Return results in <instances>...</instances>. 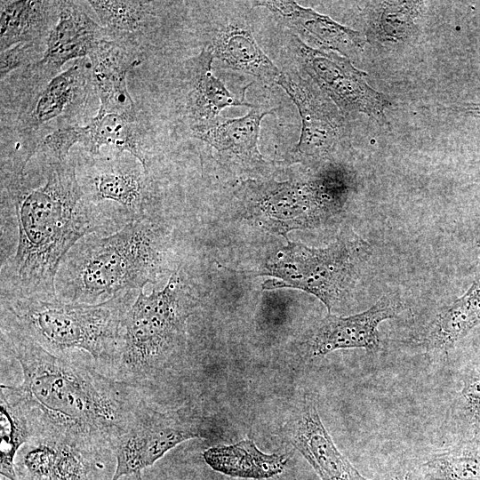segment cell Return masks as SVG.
Wrapping results in <instances>:
<instances>
[{
  "mask_svg": "<svg viewBox=\"0 0 480 480\" xmlns=\"http://www.w3.org/2000/svg\"><path fill=\"white\" fill-rule=\"evenodd\" d=\"M2 350L19 363V385L0 386L37 435H58L109 446L144 400L139 388L99 371L87 360L54 355L36 343L1 331Z\"/></svg>",
  "mask_w": 480,
  "mask_h": 480,
  "instance_id": "6da1fadb",
  "label": "cell"
},
{
  "mask_svg": "<svg viewBox=\"0 0 480 480\" xmlns=\"http://www.w3.org/2000/svg\"><path fill=\"white\" fill-rule=\"evenodd\" d=\"M18 240L2 268L10 291L2 298H57L56 278L69 251L101 226L77 180L73 161H54L44 185H15L12 193Z\"/></svg>",
  "mask_w": 480,
  "mask_h": 480,
  "instance_id": "7a4b0ae2",
  "label": "cell"
},
{
  "mask_svg": "<svg viewBox=\"0 0 480 480\" xmlns=\"http://www.w3.org/2000/svg\"><path fill=\"white\" fill-rule=\"evenodd\" d=\"M83 239L58 271L56 292L60 300L101 303L123 292L142 291L164 269L163 236L149 218L130 221L106 236Z\"/></svg>",
  "mask_w": 480,
  "mask_h": 480,
  "instance_id": "3957f363",
  "label": "cell"
},
{
  "mask_svg": "<svg viewBox=\"0 0 480 480\" xmlns=\"http://www.w3.org/2000/svg\"><path fill=\"white\" fill-rule=\"evenodd\" d=\"M132 300V291L98 304L1 298V331L33 341L57 356H74L75 351H81L110 377L123 317Z\"/></svg>",
  "mask_w": 480,
  "mask_h": 480,
  "instance_id": "277c9868",
  "label": "cell"
},
{
  "mask_svg": "<svg viewBox=\"0 0 480 480\" xmlns=\"http://www.w3.org/2000/svg\"><path fill=\"white\" fill-rule=\"evenodd\" d=\"M193 300L178 272L161 291H140L126 310L110 377L140 388L181 360Z\"/></svg>",
  "mask_w": 480,
  "mask_h": 480,
  "instance_id": "5b68a950",
  "label": "cell"
},
{
  "mask_svg": "<svg viewBox=\"0 0 480 480\" xmlns=\"http://www.w3.org/2000/svg\"><path fill=\"white\" fill-rule=\"evenodd\" d=\"M244 188L252 216L266 229L285 236L338 215L354 188V177L345 167L330 164L302 180L250 181Z\"/></svg>",
  "mask_w": 480,
  "mask_h": 480,
  "instance_id": "8992f818",
  "label": "cell"
},
{
  "mask_svg": "<svg viewBox=\"0 0 480 480\" xmlns=\"http://www.w3.org/2000/svg\"><path fill=\"white\" fill-rule=\"evenodd\" d=\"M369 253V245L354 234L342 235L324 248L288 241L256 274L275 278L266 281L264 289L302 290L320 300L331 314L354 286Z\"/></svg>",
  "mask_w": 480,
  "mask_h": 480,
  "instance_id": "52a82bcc",
  "label": "cell"
},
{
  "mask_svg": "<svg viewBox=\"0 0 480 480\" xmlns=\"http://www.w3.org/2000/svg\"><path fill=\"white\" fill-rule=\"evenodd\" d=\"M207 419L191 406L160 412L141 402L124 431L112 443L116 468L112 480L142 472L180 444L210 437Z\"/></svg>",
  "mask_w": 480,
  "mask_h": 480,
  "instance_id": "ba28073f",
  "label": "cell"
},
{
  "mask_svg": "<svg viewBox=\"0 0 480 480\" xmlns=\"http://www.w3.org/2000/svg\"><path fill=\"white\" fill-rule=\"evenodd\" d=\"M116 460L109 446L58 435H37L19 450L17 480H112Z\"/></svg>",
  "mask_w": 480,
  "mask_h": 480,
  "instance_id": "9c48e42d",
  "label": "cell"
},
{
  "mask_svg": "<svg viewBox=\"0 0 480 480\" xmlns=\"http://www.w3.org/2000/svg\"><path fill=\"white\" fill-rule=\"evenodd\" d=\"M292 46L300 66L339 109L385 119L389 101L367 84L366 73L356 68L347 57L310 47L295 35Z\"/></svg>",
  "mask_w": 480,
  "mask_h": 480,
  "instance_id": "30bf717a",
  "label": "cell"
},
{
  "mask_svg": "<svg viewBox=\"0 0 480 480\" xmlns=\"http://www.w3.org/2000/svg\"><path fill=\"white\" fill-rule=\"evenodd\" d=\"M298 108L301 131L293 154L316 160L330 154L341 138L343 126L334 105L307 81L282 72L276 83Z\"/></svg>",
  "mask_w": 480,
  "mask_h": 480,
  "instance_id": "8fae6325",
  "label": "cell"
},
{
  "mask_svg": "<svg viewBox=\"0 0 480 480\" xmlns=\"http://www.w3.org/2000/svg\"><path fill=\"white\" fill-rule=\"evenodd\" d=\"M282 431L321 480H370L339 451L322 422L316 402L308 396H305Z\"/></svg>",
  "mask_w": 480,
  "mask_h": 480,
  "instance_id": "7c38bea8",
  "label": "cell"
},
{
  "mask_svg": "<svg viewBox=\"0 0 480 480\" xmlns=\"http://www.w3.org/2000/svg\"><path fill=\"white\" fill-rule=\"evenodd\" d=\"M402 309L397 297L387 295L359 314L348 316L328 314L319 323L308 340L309 356L320 357L345 348L377 351L380 348V324L396 317Z\"/></svg>",
  "mask_w": 480,
  "mask_h": 480,
  "instance_id": "4fadbf2b",
  "label": "cell"
},
{
  "mask_svg": "<svg viewBox=\"0 0 480 480\" xmlns=\"http://www.w3.org/2000/svg\"><path fill=\"white\" fill-rule=\"evenodd\" d=\"M88 57L92 82L100 100L97 115L137 116L126 79L129 71L141 62L139 52L124 39L105 37L94 44Z\"/></svg>",
  "mask_w": 480,
  "mask_h": 480,
  "instance_id": "5bb4252c",
  "label": "cell"
},
{
  "mask_svg": "<svg viewBox=\"0 0 480 480\" xmlns=\"http://www.w3.org/2000/svg\"><path fill=\"white\" fill-rule=\"evenodd\" d=\"M254 6L268 9L282 23L310 40L319 49L338 52L345 57L361 52L365 36L316 11L293 1H253Z\"/></svg>",
  "mask_w": 480,
  "mask_h": 480,
  "instance_id": "9a60e30c",
  "label": "cell"
},
{
  "mask_svg": "<svg viewBox=\"0 0 480 480\" xmlns=\"http://www.w3.org/2000/svg\"><path fill=\"white\" fill-rule=\"evenodd\" d=\"M110 32L99 26L76 2L60 1L59 17L48 33L40 65L58 70L68 60L84 59Z\"/></svg>",
  "mask_w": 480,
  "mask_h": 480,
  "instance_id": "2e32d148",
  "label": "cell"
},
{
  "mask_svg": "<svg viewBox=\"0 0 480 480\" xmlns=\"http://www.w3.org/2000/svg\"><path fill=\"white\" fill-rule=\"evenodd\" d=\"M213 56L204 48L188 61L189 92L187 98V113L192 132L205 129L220 118V113L228 107L246 106L252 108L244 99L232 95L223 82L212 72Z\"/></svg>",
  "mask_w": 480,
  "mask_h": 480,
  "instance_id": "e0dca14e",
  "label": "cell"
},
{
  "mask_svg": "<svg viewBox=\"0 0 480 480\" xmlns=\"http://www.w3.org/2000/svg\"><path fill=\"white\" fill-rule=\"evenodd\" d=\"M205 48L228 68L251 75L268 84H276L282 73L260 47L250 27L244 22L229 23L219 29Z\"/></svg>",
  "mask_w": 480,
  "mask_h": 480,
  "instance_id": "ac0fdd59",
  "label": "cell"
},
{
  "mask_svg": "<svg viewBox=\"0 0 480 480\" xmlns=\"http://www.w3.org/2000/svg\"><path fill=\"white\" fill-rule=\"evenodd\" d=\"M148 172L142 167H127L113 164L99 169L89 182V197L92 203L117 204L131 220L143 218L148 202Z\"/></svg>",
  "mask_w": 480,
  "mask_h": 480,
  "instance_id": "d6986e66",
  "label": "cell"
},
{
  "mask_svg": "<svg viewBox=\"0 0 480 480\" xmlns=\"http://www.w3.org/2000/svg\"><path fill=\"white\" fill-rule=\"evenodd\" d=\"M205 463L223 475L251 479L270 478L284 472L287 459L261 452L251 439L218 445L203 453Z\"/></svg>",
  "mask_w": 480,
  "mask_h": 480,
  "instance_id": "ffe728a7",
  "label": "cell"
},
{
  "mask_svg": "<svg viewBox=\"0 0 480 480\" xmlns=\"http://www.w3.org/2000/svg\"><path fill=\"white\" fill-rule=\"evenodd\" d=\"M90 73V60L84 58L53 76L34 103L28 124L39 126L81 103L86 93L87 80L91 79Z\"/></svg>",
  "mask_w": 480,
  "mask_h": 480,
  "instance_id": "44dd1931",
  "label": "cell"
},
{
  "mask_svg": "<svg viewBox=\"0 0 480 480\" xmlns=\"http://www.w3.org/2000/svg\"><path fill=\"white\" fill-rule=\"evenodd\" d=\"M79 143L92 155H98L102 146L114 147L119 153L128 152L148 171L137 116L96 115L87 125L79 126Z\"/></svg>",
  "mask_w": 480,
  "mask_h": 480,
  "instance_id": "7402d4cb",
  "label": "cell"
},
{
  "mask_svg": "<svg viewBox=\"0 0 480 480\" xmlns=\"http://www.w3.org/2000/svg\"><path fill=\"white\" fill-rule=\"evenodd\" d=\"M60 2L5 1L0 4V51L19 44L32 42L46 26L52 16L58 17Z\"/></svg>",
  "mask_w": 480,
  "mask_h": 480,
  "instance_id": "603a6c76",
  "label": "cell"
},
{
  "mask_svg": "<svg viewBox=\"0 0 480 480\" xmlns=\"http://www.w3.org/2000/svg\"><path fill=\"white\" fill-rule=\"evenodd\" d=\"M272 109L252 107L243 117L220 118L204 130L193 133V137L208 143L218 151L235 154L243 157L260 158L257 144L260 124Z\"/></svg>",
  "mask_w": 480,
  "mask_h": 480,
  "instance_id": "cb8c5ba5",
  "label": "cell"
},
{
  "mask_svg": "<svg viewBox=\"0 0 480 480\" xmlns=\"http://www.w3.org/2000/svg\"><path fill=\"white\" fill-rule=\"evenodd\" d=\"M480 324V276L453 303L443 309L433 323L427 342L430 349L444 354Z\"/></svg>",
  "mask_w": 480,
  "mask_h": 480,
  "instance_id": "d4e9b609",
  "label": "cell"
},
{
  "mask_svg": "<svg viewBox=\"0 0 480 480\" xmlns=\"http://www.w3.org/2000/svg\"><path fill=\"white\" fill-rule=\"evenodd\" d=\"M367 38L374 42H404L414 33L415 20L421 14L425 2L376 1L369 3Z\"/></svg>",
  "mask_w": 480,
  "mask_h": 480,
  "instance_id": "484cf974",
  "label": "cell"
},
{
  "mask_svg": "<svg viewBox=\"0 0 480 480\" xmlns=\"http://www.w3.org/2000/svg\"><path fill=\"white\" fill-rule=\"evenodd\" d=\"M420 470L423 480H480V439L431 455Z\"/></svg>",
  "mask_w": 480,
  "mask_h": 480,
  "instance_id": "4316f807",
  "label": "cell"
},
{
  "mask_svg": "<svg viewBox=\"0 0 480 480\" xmlns=\"http://www.w3.org/2000/svg\"><path fill=\"white\" fill-rule=\"evenodd\" d=\"M31 437V427L22 409L0 393L1 476L17 480L15 459L20 447Z\"/></svg>",
  "mask_w": 480,
  "mask_h": 480,
  "instance_id": "83f0119b",
  "label": "cell"
},
{
  "mask_svg": "<svg viewBox=\"0 0 480 480\" xmlns=\"http://www.w3.org/2000/svg\"><path fill=\"white\" fill-rule=\"evenodd\" d=\"M100 22L113 32H138L152 14V2L90 0Z\"/></svg>",
  "mask_w": 480,
  "mask_h": 480,
  "instance_id": "f1b7e54d",
  "label": "cell"
},
{
  "mask_svg": "<svg viewBox=\"0 0 480 480\" xmlns=\"http://www.w3.org/2000/svg\"><path fill=\"white\" fill-rule=\"evenodd\" d=\"M455 412L465 422L480 429V375H468L463 380Z\"/></svg>",
  "mask_w": 480,
  "mask_h": 480,
  "instance_id": "f546056e",
  "label": "cell"
},
{
  "mask_svg": "<svg viewBox=\"0 0 480 480\" xmlns=\"http://www.w3.org/2000/svg\"><path fill=\"white\" fill-rule=\"evenodd\" d=\"M76 143H79L78 125H68L46 135L41 146L54 161H64L68 158L70 148Z\"/></svg>",
  "mask_w": 480,
  "mask_h": 480,
  "instance_id": "4dcf8cb0",
  "label": "cell"
},
{
  "mask_svg": "<svg viewBox=\"0 0 480 480\" xmlns=\"http://www.w3.org/2000/svg\"><path fill=\"white\" fill-rule=\"evenodd\" d=\"M33 47L32 42L19 43L2 52L0 59L1 78L27 63L33 54Z\"/></svg>",
  "mask_w": 480,
  "mask_h": 480,
  "instance_id": "1f68e13d",
  "label": "cell"
},
{
  "mask_svg": "<svg viewBox=\"0 0 480 480\" xmlns=\"http://www.w3.org/2000/svg\"><path fill=\"white\" fill-rule=\"evenodd\" d=\"M377 480H423V478L420 469H416L409 464H401Z\"/></svg>",
  "mask_w": 480,
  "mask_h": 480,
  "instance_id": "d6a6232c",
  "label": "cell"
},
{
  "mask_svg": "<svg viewBox=\"0 0 480 480\" xmlns=\"http://www.w3.org/2000/svg\"><path fill=\"white\" fill-rule=\"evenodd\" d=\"M446 110L463 116L480 118V102L455 104L447 107Z\"/></svg>",
  "mask_w": 480,
  "mask_h": 480,
  "instance_id": "836d02e7",
  "label": "cell"
},
{
  "mask_svg": "<svg viewBox=\"0 0 480 480\" xmlns=\"http://www.w3.org/2000/svg\"><path fill=\"white\" fill-rule=\"evenodd\" d=\"M1 480H9V479H7V478H5V477H3V476H1Z\"/></svg>",
  "mask_w": 480,
  "mask_h": 480,
  "instance_id": "e575fe53",
  "label": "cell"
}]
</instances>
